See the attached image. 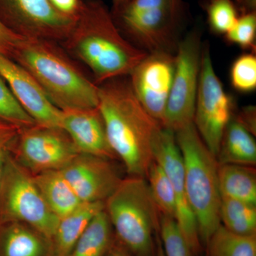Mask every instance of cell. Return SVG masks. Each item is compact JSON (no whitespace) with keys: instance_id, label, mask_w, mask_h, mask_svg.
<instances>
[{"instance_id":"obj_1","label":"cell","mask_w":256,"mask_h":256,"mask_svg":"<svg viewBox=\"0 0 256 256\" xmlns=\"http://www.w3.org/2000/svg\"><path fill=\"white\" fill-rule=\"evenodd\" d=\"M60 44L88 67L97 85L128 76L148 54L122 35L101 0H82L73 28Z\"/></svg>"},{"instance_id":"obj_2","label":"cell","mask_w":256,"mask_h":256,"mask_svg":"<svg viewBox=\"0 0 256 256\" xmlns=\"http://www.w3.org/2000/svg\"><path fill=\"white\" fill-rule=\"evenodd\" d=\"M126 77L98 86V108L109 144L129 176L146 178L161 124L138 100Z\"/></svg>"},{"instance_id":"obj_3","label":"cell","mask_w":256,"mask_h":256,"mask_svg":"<svg viewBox=\"0 0 256 256\" xmlns=\"http://www.w3.org/2000/svg\"><path fill=\"white\" fill-rule=\"evenodd\" d=\"M10 58L33 76L60 110L98 106V86L58 42L23 38Z\"/></svg>"},{"instance_id":"obj_4","label":"cell","mask_w":256,"mask_h":256,"mask_svg":"<svg viewBox=\"0 0 256 256\" xmlns=\"http://www.w3.org/2000/svg\"><path fill=\"white\" fill-rule=\"evenodd\" d=\"M174 134L182 156L188 203L196 218L200 242L206 245L220 225V164L194 124L178 130Z\"/></svg>"},{"instance_id":"obj_5","label":"cell","mask_w":256,"mask_h":256,"mask_svg":"<svg viewBox=\"0 0 256 256\" xmlns=\"http://www.w3.org/2000/svg\"><path fill=\"white\" fill-rule=\"evenodd\" d=\"M104 210L120 242L134 256H156L154 236L160 214L146 178H122L104 202Z\"/></svg>"},{"instance_id":"obj_6","label":"cell","mask_w":256,"mask_h":256,"mask_svg":"<svg viewBox=\"0 0 256 256\" xmlns=\"http://www.w3.org/2000/svg\"><path fill=\"white\" fill-rule=\"evenodd\" d=\"M112 15L134 46L148 53H176L185 21L183 0H130Z\"/></svg>"},{"instance_id":"obj_7","label":"cell","mask_w":256,"mask_h":256,"mask_svg":"<svg viewBox=\"0 0 256 256\" xmlns=\"http://www.w3.org/2000/svg\"><path fill=\"white\" fill-rule=\"evenodd\" d=\"M58 220L47 206L33 174L12 154L0 181V224H28L52 240Z\"/></svg>"},{"instance_id":"obj_8","label":"cell","mask_w":256,"mask_h":256,"mask_svg":"<svg viewBox=\"0 0 256 256\" xmlns=\"http://www.w3.org/2000/svg\"><path fill=\"white\" fill-rule=\"evenodd\" d=\"M202 55L201 34L194 30L180 40L175 53L174 78L162 128L176 132L193 124Z\"/></svg>"},{"instance_id":"obj_9","label":"cell","mask_w":256,"mask_h":256,"mask_svg":"<svg viewBox=\"0 0 256 256\" xmlns=\"http://www.w3.org/2000/svg\"><path fill=\"white\" fill-rule=\"evenodd\" d=\"M234 102L216 74L210 53L202 55L193 124L210 152L216 158L226 128L234 116Z\"/></svg>"},{"instance_id":"obj_10","label":"cell","mask_w":256,"mask_h":256,"mask_svg":"<svg viewBox=\"0 0 256 256\" xmlns=\"http://www.w3.org/2000/svg\"><path fill=\"white\" fill-rule=\"evenodd\" d=\"M78 154L62 128L34 124L20 128L12 154L24 168L34 175L62 170Z\"/></svg>"},{"instance_id":"obj_11","label":"cell","mask_w":256,"mask_h":256,"mask_svg":"<svg viewBox=\"0 0 256 256\" xmlns=\"http://www.w3.org/2000/svg\"><path fill=\"white\" fill-rule=\"evenodd\" d=\"M75 18L60 12L48 0H0V20L23 38L62 43L72 31Z\"/></svg>"},{"instance_id":"obj_12","label":"cell","mask_w":256,"mask_h":256,"mask_svg":"<svg viewBox=\"0 0 256 256\" xmlns=\"http://www.w3.org/2000/svg\"><path fill=\"white\" fill-rule=\"evenodd\" d=\"M175 64L174 54L148 53L129 75L138 100L162 127L174 78Z\"/></svg>"},{"instance_id":"obj_13","label":"cell","mask_w":256,"mask_h":256,"mask_svg":"<svg viewBox=\"0 0 256 256\" xmlns=\"http://www.w3.org/2000/svg\"><path fill=\"white\" fill-rule=\"evenodd\" d=\"M153 158L164 170L172 185L176 198V223L188 242L192 254H198L202 244L196 218L188 201L182 156L174 132L162 128L153 146Z\"/></svg>"},{"instance_id":"obj_14","label":"cell","mask_w":256,"mask_h":256,"mask_svg":"<svg viewBox=\"0 0 256 256\" xmlns=\"http://www.w3.org/2000/svg\"><path fill=\"white\" fill-rule=\"evenodd\" d=\"M0 76L35 124L62 128V110L52 104L40 84L26 69L9 57L0 54Z\"/></svg>"},{"instance_id":"obj_15","label":"cell","mask_w":256,"mask_h":256,"mask_svg":"<svg viewBox=\"0 0 256 256\" xmlns=\"http://www.w3.org/2000/svg\"><path fill=\"white\" fill-rule=\"evenodd\" d=\"M60 171L82 203L105 202L122 180L110 160L82 153Z\"/></svg>"},{"instance_id":"obj_16","label":"cell","mask_w":256,"mask_h":256,"mask_svg":"<svg viewBox=\"0 0 256 256\" xmlns=\"http://www.w3.org/2000/svg\"><path fill=\"white\" fill-rule=\"evenodd\" d=\"M62 128L79 153L106 159H117L109 144L98 108L62 110Z\"/></svg>"},{"instance_id":"obj_17","label":"cell","mask_w":256,"mask_h":256,"mask_svg":"<svg viewBox=\"0 0 256 256\" xmlns=\"http://www.w3.org/2000/svg\"><path fill=\"white\" fill-rule=\"evenodd\" d=\"M0 256H56L52 239L28 224H0Z\"/></svg>"},{"instance_id":"obj_18","label":"cell","mask_w":256,"mask_h":256,"mask_svg":"<svg viewBox=\"0 0 256 256\" xmlns=\"http://www.w3.org/2000/svg\"><path fill=\"white\" fill-rule=\"evenodd\" d=\"M104 210V202L82 203L58 220L52 242L56 256H68L94 217Z\"/></svg>"},{"instance_id":"obj_19","label":"cell","mask_w":256,"mask_h":256,"mask_svg":"<svg viewBox=\"0 0 256 256\" xmlns=\"http://www.w3.org/2000/svg\"><path fill=\"white\" fill-rule=\"evenodd\" d=\"M216 160L218 164L254 166L256 164L254 136L234 117L224 131Z\"/></svg>"},{"instance_id":"obj_20","label":"cell","mask_w":256,"mask_h":256,"mask_svg":"<svg viewBox=\"0 0 256 256\" xmlns=\"http://www.w3.org/2000/svg\"><path fill=\"white\" fill-rule=\"evenodd\" d=\"M33 176L47 206L58 218L82 204V201L60 170L44 172Z\"/></svg>"},{"instance_id":"obj_21","label":"cell","mask_w":256,"mask_h":256,"mask_svg":"<svg viewBox=\"0 0 256 256\" xmlns=\"http://www.w3.org/2000/svg\"><path fill=\"white\" fill-rule=\"evenodd\" d=\"M218 181L220 196L256 205V175L254 166L220 164Z\"/></svg>"},{"instance_id":"obj_22","label":"cell","mask_w":256,"mask_h":256,"mask_svg":"<svg viewBox=\"0 0 256 256\" xmlns=\"http://www.w3.org/2000/svg\"><path fill=\"white\" fill-rule=\"evenodd\" d=\"M112 226L105 210L94 217L68 256H105L112 242Z\"/></svg>"},{"instance_id":"obj_23","label":"cell","mask_w":256,"mask_h":256,"mask_svg":"<svg viewBox=\"0 0 256 256\" xmlns=\"http://www.w3.org/2000/svg\"><path fill=\"white\" fill-rule=\"evenodd\" d=\"M205 246L207 256H256V234L238 235L220 224Z\"/></svg>"},{"instance_id":"obj_24","label":"cell","mask_w":256,"mask_h":256,"mask_svg":"<svg viewBox=\"0 0 256 256\" xmlns=\"http://www.w3.org/2000/svg\"><path fill=\"white\" fill-rule=\"evenodd\" d=\"M220 224L232 233L256 235V205L222 197Z\"/></svg>"},{"instance_id":"obj_25","label":"cell","mask_w":256,"mask_h":256,"mask_svg":"<svg viewBox=\"0 0 256 256\" xmlns=\"http://www.w3.org/2000/svg\"><path fill=\"white\" fill-rule=\"evenodd\" d=\"M148 178L150 192L161 215L176 220V198L172 185L164 170L153 160L148 170Z\"/></svg>"},{"instance_id":"obj_26","label":"cell","mask_w":256,"mask_h":256,"mask_svg":"<svg viewBox=\"0 0 256 256\" xmlns=\"http://www.w3.org/2000/svg\"><path fill=\"white\" fill-rule=\"evenodd\" d=\"M205 10L210 30L216 34L228 33L238 18V10L232 0H208Z\"/></svg>"},{"instance_id":"obj_27","label":"cell","mask_w":256,"mask_h":256,"mask_svg":"<svg viewBox=\"0 0 256 256\" xmlns=\"http://www.w3.org/2000/svg\"><path fill=\"white\" fill-rule=\"evenodd\" d=\"M160 234L165 256H192V250L176 220L161 215Z\"/></svg>"},{"instance_id":"obj_28","label":"cell","mask_w":256,"mask_h":256,"mask_svg":"<svg viewBox=\"0 0 256 256\" xmlns=\"http://www.w3.org/2000/svg\"><path fill=\"white\" fill-rule=\"evenodd\" d=\"M232 86L242 92H254L256 88V56L255 53L240 55L232 64L230 74Z\"/></svg>"},{"instance_id":"obj_29","label":"cell","mask_w":256,"mask_h":256,"mask_svg":"<svg viewBox=\"0 0 256 256\" xmlns=\"http://www.w3.org/2000/svg\"><path fill=\"white\" fill-rule=\"evenodd\" d=\"M0 121L18 128L36 124L22 108L13 96L4 79L0 76Z\"/></svg>"},{"instance_id":"obj_30","label":"cell","mask_w":256,"mask_h":256,"mask_svg":"<svg viewBox=\"0 0 256 256\" xmlns=\"http://www.w3.org/2000/svg\"><path fill=\"white\" fill-rule=\"evenodd\" d=\"M225 35L229 43L256 53V12L238 16L234 28Z\"/></svg>"},{"instance_id":"obj_31","label":"cell","mask_w":256,"mask_h":256,"mask_svg":"<svg viewBox=\"0 0 256 256\" xmlns=\"http://www.w3.org/2000/svg\"><path fill=\"white\" fill-rule=\"evenodd\" d=\"M20 128L0 121V181L6 161L13 154Z\"/></svg>"},{"instance_id":"obj_32","label":"cell","mask_w":256,"mask_h":256,"mask_svg":"<svg viewBox=\"0 0 256 256\" xmlns=\"http://www.w3.org/2000/svg\"><path fill=\"white\" fill-rule=\"evenodd\" d=\"M23 37L18 36L0 20V54L11 58Z\"/></svg>"},{"instance_id":"obj_33","label":"cell","mask_w":256,"mask_h":256,"mask_svg":"<svg viewBox=\"0 0 256 256\" xmlns=\"http://www.w3.org/2000/svg\"><path fill=\"white\" fill-rule=\"evenodd\" d=\"M234 118L242 124L252 136H256V112L254 106H248L242 108L237 116H234Z\"/></svg>"},{"instance_id":"obj_34","label":"cell","mask_w":256,"mask_h":256,"mask_svg":"<svg viewBox=\"0 0 256 256\" xmlns=\"http://www.w3.org/2000/svg\"><path fill=\"white\" fill-rule=\"evenodd\" d=\"M50 4L63 13L70 16H76L80 8L82 0H48Z\"/></svg>"},{"instance_id":"obj_35","label":"cell","mask_w":256,"mask_h":256,"mask_svg":"<svg viewBox=\"0 0 256 256\" xmlns=\"http://www.w3.org/2000/svg\"><path fill=\"white\" fill-rule=\"evenodd\" d=\"M235 4L242 14L256 11V0H236Z\"/></svg>"},{"instance_id":"obj_36","label":"cell","mask_w":256,"mask_h":256,"mask_svg":"<svg viewBox=\"0 0 256 256\" xmlns=\"http://www.w3.org/2000/svg\"><path fill=\"white\" fill-rule=\"evenodd\" d=\"M114 4V11L120 9L129 2L130 0H112Z\"/></svg>"},{"instance_id":"obj_37","label":"cell","mask_w":256,"mask_h":256,"mask_svg":"<svg viewBox=\"0 0 256 256\" xmlns=\"http://www.w3.org/2000/svg\"><path fill=\"white\" fill-rule=\"evenodd\" d=\"M156 256H165L164 250H163L162 248V246L161 240H160L159 236L158 237Z\"/></svg>"}]
</instances>
